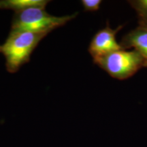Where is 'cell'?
<instances>
[{"label":"cell","instance_id":"obj_1","mask_svg":"<svg viewBox=\"0 0 147 147\" xmlns=\"http://www.w3.org/2000/svg\"><path fill=\"white\" fill-rule=\"evenodd\" d=\"M47 35L44 33L10 30L5 43L1 46L7 71L15 73L28 63L35 49Z\"/></svg>","mask_w":147,"mask_h":147},{"label":"cell","instance_id":"obj_2","mask_svg":"<svg viewBox=\"0 0 147 147\" xmlns=\"http://www.w3.org/2000/svg\"><path fill=\"white\" fill-rule=\"evenodd\" d=\"M77 14L55 16L46 12L45 8L32 7L15 12L11 30L49 34L54 29L63 26L67 22L74 19Z\"/></svg>","mask_w":147,"mask_h":147},{"label":"cell","instance_id":"obj_3","mask_svg":"<svg viewBox=\"0 0 147 147\" xmlns=\"http://www.w3.org/2000/svg\"><path fill=\"white\" fill-rule=\"evenodd\" d=\"M93 62L110 76L119 80L130 78L141 67H145L144 58L136 50L121 49L94 59Z\"/></svg>","mask_w":147,"mask_h":147},{"label":"cell","instance_id":"obj_4","mask_svg":"<svg viewBox=\"0 0 147 147\" xmlns=\"http://www.w3.org/2000/svg\"><path fill=\"white\" fill-rule=\"evenodd\" d=\"M122 27L123 25H121L117 29H113L108 23L105 28L100 29L95 34L88 49L93 60L114 51L123 49L116 40V35Z\"/></svg>","mask_w":147,"mask_h":147},{"label":"cell","instance_id":"obj_5","mask_svg":"<svg viewBox=\"0 0 147 147\" xmlns=\"http://www.w3.org/2000/svg\"><path fill=\"white\" fill-rule=\"evenodd\" d=\"M120 45L123 49L134 48L144 58L147 67V27L139 25L123 38Z\"/></svg>","mask_w":147,"mask_h":147},{"label":"cell","instance_id":"obj_6","mask_svg":"<svg viewBox=\"0 0 147 147\" xmlns=\"http://www.w3.org/2000/svg\"><path fill=\"white\" fill-rule=\"evenodd\" d=\"M50 1L47 0H2L0 1V9L13 10L19 12L32 7L45 8Z\"/></svg>","mask_w":147,"mask_h":147},{"label":"cell","instance_id":"obj_7","mask_svg":"<svg viewBox=\"0 0 147 147\" xmlns=\"http://www.w3.org/2000/svg\"><path fill=\"white\" fill-rule=\"evenodd\" d=\"M129 3L137 12L139 19V25L147 27V0L130 1Z\"/></svg>","mask_w":147,"mask_h":147},{"label":"cell","instance_id":"obj_8","mask_svg":"<svg viewBox=\"0 0 147 147\" xmlns=\"http://www.w3.org/2000/svg\"><path fill=\"white\" fill-rule=\"evenodd\" d=\"M81 3L85 11H97L100 9L101 0H82Z\"/></svg>","mask_w":147,"mask_h":147},{"label":"cell","instance_id":"obj_9","mask_svg":"<svg viewBox=\"0 0 147 147\" xmlns=\"http://www.w3.org/2000/svg\"><path fill=\"white\" fill-rule=\"evenodd\" d=\"M0 52H1V46H0Z\"/></svg>","mask_w":147,"mask_h":147}]
</instances>
